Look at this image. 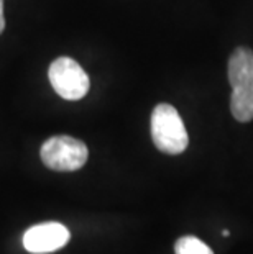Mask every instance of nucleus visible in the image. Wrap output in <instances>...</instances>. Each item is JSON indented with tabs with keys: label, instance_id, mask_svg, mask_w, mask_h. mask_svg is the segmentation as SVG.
I'll list each match as a JSON object with an SVG mask.
<instances>
[{
	"label": "nucleus",
	"instance_id": "20e7f679",
	"mask_svg": "<svg viewBox=\"0 0 253 254\" xmlns=\"http://www.w3.org/2000/svg\"><path fill=\"white\" fill-rule=\"evenodd\" d=\"M48 77L59 97L64 100H81L89 92V75L71 58H58L51 63Z\"/></svg>",
	"mask_w": 253,
	"mask_h": 254
},
{
	"label": "nucleus",
	"instance_id": "39448f33",
	"mask_svg": "<svg viewBox=\"0 0 253 254\" xmlns=\"http://www.w3.org/2000/svg\"><path fill=\"white\" fill-rule=\"evenodd\" d=\"M71 240V233L63 223L46 221L31 226L23 235V246L31 254H48L61 250Z\"/></svg>",
	"mask_w": 253,
	"mask_h": 254
},
{
	"label": "nucleus",
	"instance_id": "6e6552de",
	"mask_svg": "<svg viewBox=\"0 0 253 254\" xmlns=\"http://www.w3.org/2000/svg\"><path fill=\"white\" fill-rule=\"evenodd\" d=\"M222 235H224V236H229V235H230V231H229V230H224V231H222Z\"/></svg>",
	"mask_w": 253,
	"mask_h": 254
},
{
	"label": "nucleus",
	"instance_id": "423d86ee",
	"mask_svg": "<svg viewBox=\"0 0 253 254\" xmlns=\"http://www.w3.org/2000/svg\"><path fill=\"white\" fill-rule=\"evenodd\" d=\"M174 254H214V251L196 236H181L174 245Z\"/></svg>",
	"mask_w": 253,
	"mask_h": 254
},
{
	"label": "nucleus",
	"instance_id": "f03ea898",
	"mask_svg": "<svg viewBox=\"0 0 253 254\" xmlns=\"http://www.w3.org/2000/svg\"><path fill=\"white\" fill-rule=\"evenodd\" d=\"M152 138L165 154H181L189 144L186 127L179 113L169 104H158L152 113Z\"/></svg>",
	"mask_w": 253,
	"mask_h": 254
},
{
	"label": "nucleus",
	"instance_id": "7ed1b4c3",
	"mask_svg": "<svg viewBox=\"0 0 253 254\" xmlns=\"http://www.w3.org/2000/svg\"><path fill=\"white\" fill-rule=\"evenodd\" d=\"M40 156L43 164L50 169L73 172L87 163L89 149L81 139L68 136V134H59L43 143Z\"/></svg>",
	"mask_w": 253,
	"mask_h": 254
},
{
	"label": "nucleus",
	"instance_id": "f257e3e1",
	"mask_svg": "<svg viewBox=\"0 0 253 254\" xmlns=\"http://www.w3.org/2000/svg\"><path fill=\"white\" fill-rule=\"evenodd\" d=\"M229 82L232 85L230 110L237 122L253 120V51L237 48L229 59Z\"/></svg>",
	"mask_w": 253,
	"mask_h": 254
},
{
	"label": "nucleus",
	"instance_id": "0eeeda50",
	"mask_svg": "<svg viewBox=\"0 0 253 254\" xmlns=\"http://www.w3.org/2000/svg\"><path fill=\"white\" fill-rule=\"evenodd\" d=\"M5 28V18H3V0H0V35Z\"/></svg>",
	"mask_w": 253,
	"mask_h": 254
}]
</instances>
